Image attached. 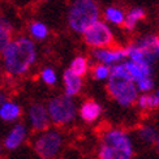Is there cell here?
Masks as SVG:
<instances>
[{"mask_svg": "<svg viewBox=\"0 0 159 159\" xmlns=\"http://www.w3.org/2000/svg\"><path fill=\"white\" fill-rule=\"evenodd\" d=\"M146 17V11L141 7H134V8H132L127 15H125V20H124V29L128 30V31H133L136 29L137 24L143 20Z\"/></svg>", "mask_w": 159, "mask_h": 159, "instance_id": "2e32d148", "label": "cell"}, {"mask_svg": "<svg viewBox=\"0 0 159 159\" xmlns=\"http://www.w3.org/2000/svg\"><path fill=\"white\" fill-rule=\"evenodd\" d=\"M111 73V67L103 64H97L91 68V77L97 80V81H103V80H108Z\"/></svg>", "mask_w": 159, "mask_h": 159, "instance_id": "603a6c76", "label": "cell"}, {"mask_svg": "<svg viewBox=\"0 0 159 159\" xmlns=\"http://www.w3.org/2000/svg\"><path fill=\"white\" fill-rule=\"evenodd\" d=\"M64 145V137L57 129H47L39 133L34 142L33 149L39 159H55Z\"/></svg>", "mask_w": 159, "mask_h": 159, "instance_id": "52a82bcc", "label": "cell"}, {"mask_svg": "<svg viewBox=\"0 0 159 159\" xmlns=\"http://www.w3.org/2000/svg\"><path fill=\"white\" fill-rule=\"evenodd\" d=\"M155 148H157V151H158V154H159V136L157 138V142H155Z\"/></svg>", "mask_w": 159, "mask_h": 159, "instance_id": "484cf974", "label": "cell"}, {"mask_svg": "<svg viewBox=\"0 0 159 159\" xmlns=\"http://www.w3.org/2000/svg\"><path fill=\"white\" fill-rule=\"evenodd\" d=\"M8 101V97H7V93L3 91V90H0V107Z\"/></svg>", "mask_w": 159, "mask_h": 159, "instance_id": "d4e9b609", "label": "cell"}, {"mask_svg": "<svg viewBox=\"0 0 159 159\" xmlns=\"http://www.w3.org/2000/svg\"><path fill=\"white\" fill-rule=\"evenodd\" d=\"M13 26L4 16H0V55L12 42Z\"/></svg>", "mask_w": 159, "mask_h": 159, "instance_id": "e0dca14e", "label": "cell"}, {"mask_svg": "<svg viewBox=\"0 0 159 159\" xmlns=\"http://www.w3.org/2000/svg\"><path fill=\"white\" fill-rule=\"evenodd\" d=\"M37 46L29 37H17L2 52L3 69L12 77H20L28 73L37 61Z\"/></svg>", "mask_w": 159, "mask_h": 159, "instance_id": "6da1fadb", "label": "cell"}, {"mask_svg": "<svg viewBox=\"0 0 159 159\" xmlns=\"http://www.w3.org/2000/svg\"><path fill=\"white\" fill-rule=\"evenodd\" d=\"M82 38H84V42L91 50L111 48L115 42L114 33H112L110 25L104 21H101V20L86 29L82 34Z\"/></svg>", "mask_w": 159, "mask_h": 159, "instance_id": "ba28073f", "label": "cell"}, {"mask_svg": "<svg viewBox=\"0 0 159 159\" xmlns=\"http://www.w3.org/2000/svg\"><path fill=\"white\" fill-rule=\"evenodd\" d=\"M46 108L48 112L50 121L56 127H67L70 123H73L78 112L73 98L67 97L65 94L51 98Z\"/></svg>", "mask_w": 159, "mask_h": 159, "instance_id": "8992f818", "label": "cell"}, {"mask_svg": "<svg viewBox=\"0 0 159 159\" xmlns=\"http://www.w3.org/2000/svg\"><path fill=\"white\" fill-rule=\"evenodd\" d=\"M158 136H159L158 130L153 127V125L146 124V125H142V127L138 128V138H140L143 143L155 145Z\"/></svg>", "mask_w": 159, "mask_h": 159, "instance_id": "ffe728a7", "label": "cell"}, {"mask_svg": "<svg viewBox=\"0 0 159 159\" xmlns=\"http://www.w3.org/2000/svg\"><path fill=\"white\" fill-rule=\"evenodd\" d=\"M107 91L114 101L121 107L133 106L138 98L136 84L127 70L124 61L111 67V73L107 80Z\"/></svg>", "mask_w": 159, "mask_h": 159, "instance_id": "7a4b0ae2", "label": "cell"}, {"mask_svg": "<svg viewBox=\"0 0 159 159\" xmlns=\"http://www.w3.org/2000/svg\"><path fill=\"white\" fill-rule=\"evenodd\" d=\"M2 153H3V148H2V145H0V155H2Z\"/></svg>", "mask_w": 159, "mask_h": 159, "instance_id": "83f0119b", "label": "cell"}, {"mask_svg": "<svg viewBox=\"0 0 159 159\" xmlns=\"http://www.w3.org/2000/svg\"><path fill=\"white\" fill-rule=\"evenodd\" d=\"M29 33L30 35L37 39V41H43L48 37L50 34V30L47 28V25L41 22V21H34L29 25Z\"/></svg>", "mask_w": 159, "mask_h": 159, "instance_id": "7402d4cb", "label": "cell"}, {"mask_svg": "<svg viewBox=\"0 0 159 159\" xmlns=\"http://www.w3.org/2000/svg\"><path fill=\"white\" fill-rule=\"evenodd\" d=\"M63 82H64V94L67 97L73 98L75 95H78L82 90L84 81L81 77L72 73L69 69H65L63 73Z\"/></svg>", "mask_w": 159, "mask_h": 159, "instance_id": "5bb4252c", "label": "cell"}, {"mask_svg": "<svg viewBox=\"0 0 159 159\" xmlns=\"http://www.w3.org/2000/svg\"><path fill=\"white\" fill-rule=\"evenodd\" d=\"M155 95H157V97H158V98H159V89H158V90H157V91H155Z\"/></svg>", "mask_w": 159, "mask_h": 159, "instance_id": "4316f807", "label": "cell"}, {"mask_svg": "<svg viewBox=\"0 0 159 159\" xmlns=\"http://www.w3.org/2000/svg\"><path fill=\"white\" fill-rule=\"evenodd\" d=\"M22 108L18 103L13 101H7L2 107H0V119L5 123H13L17 119L21 117Z\"/></svg>", "mask_w": 159, "mask_h": 159, "instance_id": "9a60e30c", "label": "cell"}, {"mask_svg": "<svg viewBox=\"0 0 159 159\" xmlns=\"http://www.w3.org/2000/svg\"><path fill=\"white\" fill-rule=\"evenodd\" d=\"M102 112H103V108L101 103L97 102L95 99H88V101L82 102V104L80 106L77 114L84 123L93 124L101 117Z\"/></svg>", "mask_w": 159, "mask_h": 159, "instance_id": "7c38bea8", "label": "cell"}, {"mask_svg": "<svg viewBox=\"0 0 159 159\" xmlns=\"http://www.w3.org/2000/svg\"><path fill=\"white\" fill-rule=\"evenodd\" d=\"M68 69L78 77H81V78L85 77L89 73V69H90V64H89L88 57H85L82 55L76 56L73 60L70 61V65H69Z\"/></svg>", "mask_w": 159, "mask_h": 159, "instance_id": "d6986e66", "label": "cell"}, {"mask_svg": "<svg viewBox=\"0 0 159 159\" xmlns=\"http://www.w3.org/2000/svg\"><path fill=\"white\" fill-rule=\"evenodd\" d=\"M134 146L130 136L120 128H110L102 134L98 159H133Z\"/></svg>", "mask_w": 159, "mask_h": 159, "instance_id": "3957f363", "label": "cell"}, {"mask_svg": "<svg viewBox=\"0 0 159 159\" xmlns=\"http://www.w3.org/2000/svg\"><path fill=\"white\" fill-rule=\"evenodd\" d=\"M28 120L33 130L42 133L50 129V117L46 106L42 103H31L28 108Z\"/></svg>", "mask_w": 159, "mask_h": 159, "instance_id": "9c48e42d", "label": "cell"}, {"mask_svg": "<svg viewBox=\"0 0 159 159\" xmlns=\"http://www.w3.org/2000/svg\"><path fill=\"white\" fill-rule=\"evenodd\" d=\"M91 56L95 59L98 64H103L107 67H112L115 64H119L127 59V50L125 48H95L91 50Z\"/></svg>", "mask_w": 159, "mask_h": 159, "instance_id": "30bf717a", "label": "cell"}, {"mask_svg": "<svg viewBox=\"0 0 159 159\" xmlns=\"http://www.w3.org/2000/svg\"><path fill=\"white\" fill-rule=\"evenodd\" d=\"M127 70L134 84H138L146 78H153V65L148 64H137L130 60H124Z\"/></svg>", "mask_w": 159, "mask_h": 159, "instance_id": "4fadbf2b", "label": "cell"}, {"mask_svg": "<svg viewBox=\"0 0 159 159\" xmlns=\"http://www.w3.org/2000/svg\"><path fill=\"white\" fill-rule=\"evenodd\" d=\"M0 72H2V67H0Z\"/></svg>", "mask_w": 159, "mask_h": 159, "instance_id": "f546056e", "label": "cell"}, {"mask_svg": "<svg viewBox=\"0 0 159 159\" xmlns=\"http://www.w3.org/2000/svg\"><path fill=\"white\" fill-rule=\"evenodd\" d=\"M41 80L48 86H55L57 82V75L54 68L51 67H46L41 72Z\"/></svg>", "mask_w": 159, "mask_h": 159, "instance_id": "cb8c5ba5", "label": "cell"}, {"mask_svg": "<svg viewBox=\"0 0 159 159\" xmlns=\"http://www.w3.org/2000/svg\"><path fill=\"white\" fill-rule=\"evenodd\" d=\"M26 138H28V127L24 123H17L5 136L3 146L9 151L16 150L26 141Z\"/></svg>", "mask_w": 159, "mask_h": 159, "instance_id": "8fae6325", "label": "cell"}, {"mask_svg": "<svg viewBox=\"0 0 159 159\" xmlns=\"http://www.w3.org/2000/svg\"><path fill=\"white\" fill-rule=\"evenodd\" d=\"M127 59L137 64L153 65L159 59V35L146 34L137 38L133 43L127 47Z\"/></svg>", "mask_w": 159, "mask_h": 159, "instance_id": "5b68a950", "label": "cell"}, {"mask_svg": "<svg viewBox=\"0 0 159 159\" xmlns=\"http://www.w3.org/2000/svg\"><path fill=\"white\" fill-rule=\"evenodd\" d=\"M101 11L95 0H73L67 13L69 28L77 34H84L93 24L99 21Z\"/></svg>", "mask_w": 159, "mask_h": 159, "instance_id": "277c9868", "label": "cell"}, {"mask_svg": "<svg viewBox=\"0 0 159 159\" xmlns=\"http://www.w3.org/2000/svg\"><path fill=\"white\" fill-rule=\"evenodd\" d=\"M136 104L142 111H154L159 108V98L155 95V93L141 94V95H138Z\"/></svg>", "mask_w": 159, "mask_h": 159, "instance_id": "ac0fdd59", "label": "cell"}, {"mask_svg": "<svg viewBox=\"0 0 159 159\" xmlns=\"http://www.w3.org/2000/svg\"><path fill=\"white\" fill-rule=\"evenodd\" d=\"M43 2H48V0H43Z\"/></svg>", "mask_w": 159, "mask_h": 159, "instance_id": "f1b7e54d", "label": "cell"}, {"mask_svg": "<svg viewBox=\"0 0 159 159\" xmlns=\"http://www.w3.org/2000/svg\"><path fill=\"white\" fill-rule=\"evenodd\" d=\"M103 15H104V18L107 20V22H110V24H114V25H123L124 24L125 15L120 8H117V7H114V5L107 7V8L104 9Z\"/></svg>", "mask_w": 159, "mask_h": 159, "instance_id": "44dd1931", "label": "cell"}]
</instances>
